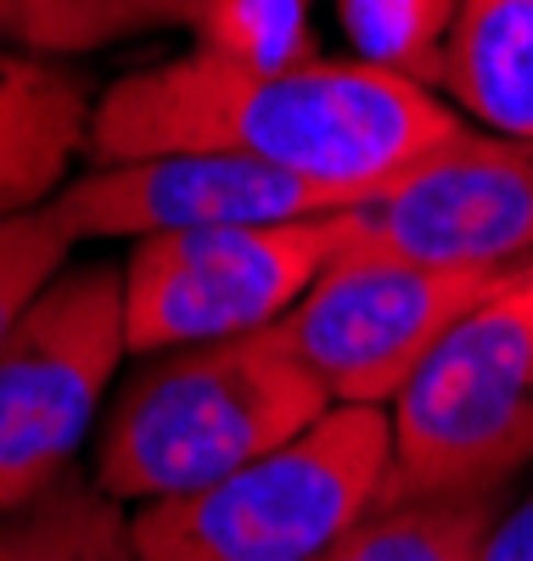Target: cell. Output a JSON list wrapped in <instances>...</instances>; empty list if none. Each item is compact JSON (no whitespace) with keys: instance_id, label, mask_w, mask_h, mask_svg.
<instances>
[{"instance_id":"obj_17","label":"cell","mask_w":533,"mask_h":561,"mask_svg":"<svg viewBox=\"0 0 533 561\" xmlns=\"http://www.w3.org/2000/svg\"><path fill=\"white\" fill-rule=\"evenodd\" d=\"M68 253L73 230L52 214V203L0 219V348L18 332V320L39 304V293L68 270Z\"/></svg>"},{"instance_id":"obj_15","label":"cell","mask_w":533,"mask_h":561,"mask_svg":"<svg viewBox=\"0 0 533 561\" xmlns=\"http://www.w3.org/2000/svg\"><path fill=\"white\" fill-rule=\"evenodd\" d=\"M337 7H343V28L360 62L416 79L427 90L444 79V51L461 0H337Z\"/></svg>"},{"instance_id":"obj_1","label":"cell","mask_w":533,"mask_h":561,"mask_svg":"<svg viewBox=\"0 0 533 561\" xmlns=\"http://www.w3.org/2000/svg\"><path fill=\"white\" fill-rule=\"evenodd\" d=\"M472 124L427 84L349 62H241L191 51L113 79L90 107V169L140 158H248L281 174L315 180L354 203H376L432 152Z\"/></svg>"},{"instance_id":"obj_2","label":"cell","mask_w":533,"mask_h":561,"mask_svg":"<svg viewBox=\"0 0 533 561\" xmlns=\"http://www.w3.org/2000/svg\"><path fill=\"white\" fill-rule=\"evenodd\" d=\"M337 410L281 325L140 359L95 438V489L118 505L197 494Z\"/></svg>"},{"instance_id":"obj_4","label":"cell","mask_w":533,"mask_h":561,"mask_svg":"<svg viewBox=\"0 0 533 561\" xmlns=\"http://www.w3.org/2000/svg\"><path fill=\"white\" fill-rule=\"evenodd\" d=\"M387 410L337 404L309 433L180 500L140 505V561H315L387 489Z\"/></svg>"},{"instance_id":"obj_16","label":"cell","mask_w":533,"mask_h":561,"mask_svg":"<svg viewBox=\"0 0 533 561\" xmlns=\"http://www.w3.org/2000/svg\"><path fill=\"white\" fill-rule=\"evenodd\" d=\"M309 7L315 0H197L191 7L185 34L203 45V51H225L241 62H309Z\"/></svg>"},{"instance_id":"obj_12","label":"cell","mask_w":533,"mask_h":561,"mask_svg":"<svg viewBox=\"0 0 533 561\" xmlns=\"http://www.w3.org/2000/svg\"><path fill=\"white\" fill-rule=\"evenodd\" d=\"M506 494L477 500H376L315 561H477Z\"/></svg>"},{"instance_id":"obj_8","label":"cell","mask_w":533,"mask_h":561,"mask_svg":"<svg viewBox=\"0 0 533 561\" xmlns=\"http://www.w3.org/2000/svg\"><path fill=\"white\" fill-rule=\"evenodd\" d=\"M354 242L444 270L533 264V140L466 129L354 214Z\"/></svg>"},{"instance_id":"obj_19","label":"cell","mask_w":533,"mask_h":561,"mask_svg":"<svg viewBox=\"0 0 533 561\" xmlns=\"http://www.w3.org/2000/svg\"><path fill=\"white\" fill-rule=\"evenodd\" d=\"M0 561H7V534H0Z\"/></svg>"},{"instance_id":"obj_9","label":"cell","mask_w":533,"mask_h":561,"mask_svg":"<svg viewBox=\"0 0 533 561\" xmlns=\"http://www.w3.org/2000/svg\"><path fill=\"white\" fill-rule=\"evenodd\" d=\"M365 203L326 192L315 180L281 174L248 158H140L73 174L52 197V214L84 237H169V230H214V225H286V219H326L354 214Z\"/></svg>"},{"instance_id":"obj_6","label":"cell","mask_w":533,"mask_h":561,"mask_svg":"<svg viewBox=\"0 0 533 561\" xmlns=\"http://www.w3.org/2000/svg\"><path fill=\"white\" fill-rule=\"evenodd\" d=\"M124 337V264H73L0 348V523L73 472Z\"/></svg>"},{"instance_id":"obj_14","label":"cell","mask_w":533,"mask_h":561,"mask_svg":"<svg viewBox=\"0 0 533 561\" xmlns=\"http://www.w3.org/2000/svg\"><path fill=\"white\" fill-rule=\"evenodd\" d=\"M0 534H7V561H140L124 505L95 489V478H84L79 466L29 511L0 523Z\"/></svg>"},{"instance_id":"obj_13","label":"cell","mask_w":533,"mask_h":561,"mask_svg":"<svg viewBox=\"0 0 533 561\" xmlns=\"http://www.w3.org/2000/svg\"><path fill=\"white\" fill-rule=\"evenodd\" d=\"M191 7L197 0H0V51L63 62L152 28H185Z\"/></svg>"},{"instance_id":"obj_7","label":"cell","mask_w":533,"mask_h":561,"mask_svg":"<svg viewBox=\"0 0 533 561\" xmlns=\"http://www.w3.org/2000/svg\"><path fill=\"white\" fill-rule=\"evenodd\" d=\"M500 275L416 264L399 253L349 242V253L281 320V337L320 377L331 404L387 410L399 399V388L416 377V365L432 354V343Z\"/></svg>"},{"instance_id":"obj_11","label":"cell","mask_w":533,"mask_h":561,"mask_svg":"<svg viewBox=\"0 0 533 561\" xmlns=\"http://www.w3.org/2000/svg\"><path fill=\"white\" fill-rule=\"evenodd\" d=\"M439 84L461 118L533 140V0H461Z\"/></svg>"},{"instance_id":"obj_3","label":"cell","mask_w":533,"mask_h":561,"mask_svg":"<svg viewBox=\"0 0 533 561\" xmlns=\"http://www.w3.org/2000/svg\"><path fill=\"white\" fill-rule=\"evenodd\" d=\"M382 500L506 494L533 466V264L506 270L387 404Z\"/></svg>"},{"instance_id":"obj_5","label":"cell","mask_w":533,"mask_h":561,"mask_svg":"<svg viewBox=\"0 0 533 561\" xmlns=\"http://www.w3.org/2000/svg\"><path fill=\"white\" fill-rule=\"evenodd\" d=\"M354 214L169 230V237L135 242L124 259L129 354L152 359L281 325L315 280L349 253Z\"/></svg>"},{"instance_id":"obj_10","label":"cell","mask_w":533,"mask_h":561,"mask_svg":"<svg viewBox=\"0 0 533 561\" xmlns=\"http://www.w3.org/2000/svg\"><path fill=\"white\" fill-rule=\"evenodd\" d=\"M95 96L63 62L0 51V219L45 208L84 152Z\"/></svg>"},{"instance_id":"obj_18","label":"cell","mask_w":533,"mask_h":561,"mask_svg":"<svg viewBox=\"0 0 533 561\" xmlns=\"http://www.w3.org/2000/svg\"><path fill=\"white\" fill-rule=\"evenodd\" d=\"M477 561H533V489L495 517Z\"/></svg>"}]
</instances>
